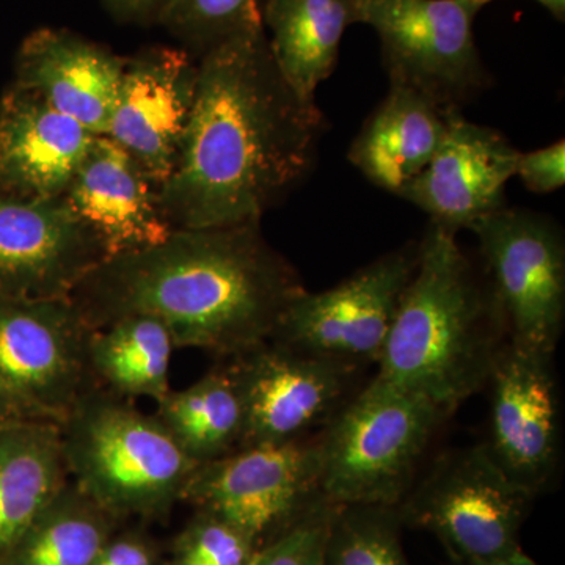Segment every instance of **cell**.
I'll list each match as a JSON object with an SVG mask.
<instances>
[{
  "label": "cell",
  "mask_w": 565,
  "mask_h": 565,
  "mask_svg": "<svg viewBox=\"0 0 565 565\" xmlns=\"http://www.w3.org/2000/svg\"><path fill=\"white\" fill-rule=\"evenodd\" d=\"M326 118L282 77L263 21L199 58L180 156L159 195L173 230L262 223L313 170Z\"/></svg>",
  "instance_id": "cell-1"
},
{
  "label": "cell",
  "mask_w": 565,
  "mask_h": 565,
  "mask_svg": "<svg viewBox=\"0 0 565 565\" xmlns=\"http://www.w3.org/2000/svg\"><path fill=\"white\" fill-rule=\"evenodd\" d=\"M262 223L173 230L162 243L99 263L71 294L93 330L126 316L159 319L177 349L243 355L273 340L303 291Z\"/></svg>",
  "instance_id": "cell-2"
},
{
  "label": "cell",
  "mask_w": 565,
  "mask_h": 565,
  "mask_svg": "<svg viewBox=\"0 0 565 565\" xmlns=\"http://www.w3.org/2000/svg\"><path fill=\"white\" fill-rule=\"evenodd\" d=\"M508 326L484 266L430 223L384 351L379 377L452 414L489 384Z\"/></svg>",
  "instance_id": "cell-3"
},
{
  "label": "cell",
  "mask_w": 565,
  "mask_h": 565,
  "mask_svg": "<svg viewBox=\"0 0 565 565\" xmlns=\"http://www.w3.org/2000/svg\"><path fill=\"white\" fill-rule=\"evenodd\" d=\"M58 427L71 481L115 519L167 511L199 467L156 415L98 386Z\"/></svg>",
  "instance_id": "cell-4"
},
{
  "label": "cell",
  "mask_w": 565,
  "mask_h": 565,
  "mask_svg": "<svg viewBox=\"0 0 565 565\" xmlns=\"http://www.w3.org/2000/svg\"><path fill=\"white\" fill-rule=\"evenodd\" d=\"M448 412L375 375L327 423L321 490L337 505H399Z\"/></svg>",
  "instance_id": "cell-5"
},
{
  "label": "cell",
  "mask_w": 565,
  "mask_h": 565,
  "mask_svg": "<svg viewBox=\"0 0 565 565\" xmlns=\"http://www.w3.org/2000/svg\"><path fill=\"white\" fill-rule=\"evenodd\" d=\"M533 498L481 444L441 456L397 511L403 525L434 534L456 564L537 565L520 542Z\"/></svg>",
  "instance_id": "cell-6"
},
{
  "label": "cell",
  "mask_w": 565,
  "mask_h": 565,
  "mask_svg": "<svg viewBox=\"0 0 565 565\" xmlns=\"http://www.w3.org/2000/svg\"><path fill=\"white\" fill-rule=\"evenodd\" d=\"M481 9L476 0H359V24L377 33L390 84L460 110L489 85L475 41Z\"/></svg>",
  "instance_id": "cell-7"
},
{
  "label": "cell",
  "mask_w": 565,
  "mask_h": 565,
  "mask_svg": "<svg viewBox=\"0 0 565 565\" xmlns=\"http://www.w3.org/2000/svg\"><path fill=\"white\" fill-rule=\"evenodd\" d=\"M509 341L553 355L565 319V247L546 215L503 210L471 226Z\"/></svg>",
  "instance_id": "cell-8"
},
{
  "label": "cell",
  "mask_w": 565,
  "mask_h": 565,
  "mask_svg": "<svg viewBox=\"0 0 565 565\" xmlns=\"http://www.w3.org/2000/svg\"><path fill=\"white\" fill-rule=\"evenodd\" d=\"M416 263L418 244L411 243L327 291L303 289L286 308L270 341L356 370L377 363Z\"/></svg>",
  "instance_id": "cell-9"
},
{
  "label": "cell",
  "mask_w": 565,
  "mask_h": 565,
  "mask_svg": "<svg viewBox=\"0 0 565 565\" xmlns=\"http://www.w3.org/2000/svg\"><path fill=\"white\" fill-rule=\"evenodd\" d=\"M321 476L319 440L248 446L199 465L182 500L239 527L259 546L322 500Z\"/></svg>",
  "instance_id": "cell-10"
},
{
  "label": "cell",
  "mask_w": 565,
  "mask_h": 565,
  "mask_svg": "<svg viewBox=\"0 0 565 565\" xmlns=\"http://www.w3.org/2000/svg\"><path fill=\"white\" fill-rule=\"evenodd\" d=\"M92 333L71 297L0 296V377L36 415L61 424L95 388L88 367Z\"/></svg>",
  "instance_id": "cell-11"
},
{
  "label": "cell",
  "mask_w": 565,
  "mask_h": 565,
  "mask_svg": "<svg viewBox=\"0 0 565 565\" xmlns=\"http://www.w3.org/2000/svg\"><path fill=\"white\" fill-rule=\"evenodd\" d=\"M230 370L243 396L241 449L302 440L345 404L356 367L267 341L234 356Z\"/></svg>",
  "instance_id": "cell-12"
},
{
  "label": "cell",
  "mask_w": 565,
  "mask_h": 565,
  "mask_svg": "<svg viewBox=\"0 0 565 565\" xmlns=\"http://www.w3.org/2000/svg\"><path fill=\"white\" fill-rule=\"evenodd\" d=\"M550 353L511 343L490 374L487 455L531 497L548 486L559 462V405Z\"/></svg>",
  "instance_id": "cell-13"
},
{
  "label": "cell",
  "mask_w": 565,
  "mask_h": 565,
  "mask_svg": "<svg viewBox=\"0 0 565 565\" xmlns=\"http://www.w3.org/2000/svg\"><path fill=\"white\" fill-rule=\"evenodd\" d=\"M104 259L103 245L65 200L0 193V296L71 297Z\"/></svg>",
  "instance_id": "cell-14"
},
{
  "label": "cell",
  "mask_w": 565,
  "mask_h": 565,
  "mask_svg": "<svg viewBox=\"0 0 565 565\" xmlns=\"http://www.w3.org/2000/svg\"><path fill=\"white\" fill-rule=\"evenodd\" d=\"M199 82V61L182 47H143L126 57L109 131L159 189L177 166Z\"/></svg>",
  "instance_id": "cell-15"
},
{
  "label": "cell",
  "mask_w": 565,
  "mask_h": 565,
  "mask_svg": "<svg viewBox=\"0 0 565 565\" xmlns=\"http://www.w3.org/2000/svg\"><path fill=\"white\" fill-rule=\"evenodd\" d=\"M520 151L497 129L446 111L440 147L422 173L396 193L426 212L430 223L456 234L503 210Z\"/></svg>",
  "instance_id": "cell-16"
},
{
  "label": "cell",
  "mask_w": 565,
  "mask_h": 565,
  "mask_svg": "<svg viewBox=\"0 0 565 565\" xmlns=\"http://www.w3.org/2000/svg\"><path fill=\"white\" fill-rule=\"evenodd\" d=\"M159 191L120 145L96 136L62 199L110 258L162 243L173 232Z\"/></svg>",
  "instance_id": "cell-17"
},
{
  "label": "cell",
  "mask_w": 565,
  "mask_h": 565,
  "mask_svg": "<svg viewBox=\"0 0 565 565\" xmlns=\"http://www.w3.org/2000/svg\"><path fill=\"white\" fill-rule=\"evenodd\" d=\"M126 57L68 31L41 28L18 50L14 81L95 136L109 131Z\"/></svg>",
  "instance_id": "cell-18"
},
{
  "label": "cell",
  "mask_w": 565,
  "mask_h": 565,
  "mask_svg": "<svg viewBox=\"0 0 565 565\" xmlns=\"http://www.w3.org/2000/svg\"><path fill=\"white\" fill-rule=\"evenodd\" d=\"M95 134L11 84L0 98V193L62 199Z\"/></svg>",
  "instance_id": "cell-19"
},
{
  "label": "cell",
  "mask_w": 565,
  "mask_h": 565,
  "mask_svg": "<svg viewBox=\"0 0 565 565\" xmlns=\"http://www.w3.org/2000/svg\"><path fill=\"white\" fill-rule=\"evenodd\" d=\"M446 111L418 92L392 84L353 140L349 161L367 181L396 195L440 147Z\"/></svg>",
  "instance_id": "cell-20"
},
{
  "label": "cell",
  "mask_w": 565,
  "mask_h": 565,
  "mask_svg": "<svg viewBox=\"0 0 565 565\" xmlns=\"http://www.w3.org/2000/svg\"><path fill=\"white\" fill-rule=\"evenodd\" d=\"M68 482L58 424L18 419L0 426V563Z\"/></svg>",
  "instance_id": "cell-21"
},
{
  "label": "cell",
  "mask_w": 565,
  "mask_h": 565,
  "mask_svg": "<svg viewBox=\"0 0 565 565\" xmlns=\"http://www.w3.org/2000/svg\"><path fill=\"white\" fill-rule=\"evenodd\" d=\"M270 52L282 77L305 102L332 76L341 40L359 24V0H263Z\"/></svg>",
  "instance_id": "cell-22"
},
{
  "label": "cell",
  "mask_w": 565,
  "mask_h": 565,
  "mask_svg": "<svg viewBox=\"0 0 565 565\" xmlns=\"http://www.w3.org/2000/svg\"><path fill=\"white\" fill-rule=\"evenodd\" d=\"M177 345L166 326L151 316L134 315L93 330L88 367L93 384L111 394L156 403L170 392V363Z\"/></svg>",
  "instance_id": "cell-23"
},
{
  "label": "cell",
  "mask_w": 565,
  "mask_h": 565,
  "mask_svg": "<svg viewBox=\"0 0 565 565\" xmlns=\"http://www.w3.org/2000/svg\"><path fill=\"white\" fill-rule=\"evenodd\" d=\"M154 415L196 465L214 462L243 445V396L230 366L204 374L188 388L170 390Z\"/></svg>",
  "instance_id": "cell-24"
},
{
  "label": "cell",
  "mask_w": 565,
  "mask_h": 565,
  "mask_svg": "<svg viewBox=\"0 0 565 565\" xmlns=\"http://www.w3.org/2000/svg\"><path fill=\"white\" fill-rule=\"evenodd\" d=\"M115 516L71 481L22 535L10 565H93L110 541Z\"/></svg>",
  "instance_id": "cell-25"
},
{
  "label": "cell",
  "mask_w": 565,
  "mask_h": 565,
  "mask_svg": "<svg viewBox=\"0 0 565 565\" xmlns=\"http://www.w3.org/2000/svg\"><path fill=\"white\" fill-rule=\"evenodd\" d=\"M397 505H334L322 565H411Z\"/></svg>",
  "instance_id": "cell-26"
},
{
  "label": "cell",
  "mask_w": 565,
  "mask_h": 565,
  "mask_svg": "<svg viewBox=\"0 0 565 565\" xmlns=\"http://www.w3.org/2000/svg\"><path fill=\"white\" fill-rule=\"evenodd\" d=\"M263 0H170L161 24L199 61L223 40L262 20Z\"/></svg>",
  "instance_id": "cell-27"
},
{
  "label": "cell",
  "mask_w": 565,
  "mask_h": 565,
  "mask_svg": "<svg viewBox=\"0 0 565 565\" xmlns=\"http://www.w3.org/2000/svg\"><path fill=\"white\" fill-rule=\"evenodd\" d=\"M258 544L232 523L200 511L182 534L174 565H247Z\"/></svg>",
  "instance_id": "cell-28"
},
{
  "label": "cell",
  "mask_w": 565,
  "mask_h": 565,
  "mask_svg": "<svg viewBox=\"0 0 565 565\" xmlns=\"http://www.w3.org/2000/svg\"><path fill=\"white\" fill-rule=\"evenodd\" d=\"M334 505L322 498L253 553L247 565H322Z\"/></svg>",
  "instance_id": "cell-29"
},
{
  "label": "cell",
  "mask_w": 565,
  "mask_h": 565,
  "mask_svg": "<svg viewBox=\"0 0 565 565\" xmlns=\"http://www.w3.org/2000/svg\"><path fill=\"white\" fill-rule=\"evenodd\" d=\"M515 174L534 193L559 191L565 182L564 139L530 152H520Z\"/></svg>",
  "instance_id": "cell-30"
},
{
  "label": "cell",
  "mask_w": 565,
  "mask_h": 565,
  "mask_svg": "<svg viewBox=\"0 0 565 565\" xmlns=\"http://www.w3.org/2000/svg\"><path fill=\"white\" fill-rule=\"evenodd\" d=\"M104 9L121 24L159 25L170 0H102Z\"/></svg>",
  "instance_id": "cell-31"
},
{
  "label": "cell",
  "mask_w": 565,
  "mask_h": 565,
  "mask_svg": "<svg viewBox=\"0 0 565 565\" xmlns=\"http://www.w3.org/2000/svg\"><path fill=\"white\" fill-rule=\"evenodd\" d=\"M93 565H152L148 546L136 539H117L107 542Z\"/></svg>",
  "instance_id": "cell-32"
},
{
  "label": "cell",
  "mask_w": 565,
  "mask_h": 565,
  "mask_svg": "<svg viewBox=\"0 0 565 565\" xmlns=\"http://www.w3.org/2000/svg\"><path fill=\"white\" fill-rule=\"evenodd\" d=\"M0 419L2 422H18V419H46L41 418L29 405L22 403L9 385L0 377ZM52 423V422H51Z\"/></svg>",
  "instance_id": "cell-33"
},
{
  "label": "cell",
  "mask_w": 565,
  "mask_h": 565,
  "mask_svg": "<svg viewBox=\"0 0 565 565\" xmlns=\"http://www.w3.org/2000/svg\"><path fill=\"white\" fill-rule=\"evenodd\" d=\"M481 7H486L487 3L492 2V0H476ZM535 2L541 3L542 7H545L556 20H564L565 17V0H535Z\"/></svg>",
  "instance_id": "cell-34"
},
{
  "label": "cell",
  "mask_w": 565,
  "mask_h": 565,
  "mask_svg": "<svg viewBox=\"0 0 565 565\" xmlns=\"http://www.w3.org/2000/svg\"><path fill=\"white\" fill-rule=\"evenodd\" d=\"M3 423H7V422H2V419H0V426H2Z\"/></svg>",
  "instance_id": "cell-35"
}]
</instances>
